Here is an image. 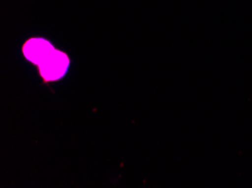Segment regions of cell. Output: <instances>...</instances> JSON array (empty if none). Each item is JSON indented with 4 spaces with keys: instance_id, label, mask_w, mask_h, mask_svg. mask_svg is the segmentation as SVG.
<instances>
[{
    "instance_id": "cell-1",
    "label": "cell",
    "mask_w": 252,
    "mask_h": 188,
    "mask_svg": "<svg viewBox=\"0 0 252 188\" xmlns=\"http://www.w3.org/2000/svg\"><path fill=\"white\" fill-rule=\"evenodd\" d=\"M69 66V56L61 50L56 49L37 68L44 83H49L63 79L68 72Z\"/></svg>"
},
{
    "instance_id": "cell-2",
    "label": "cell",
    "mask_w": 252,
    "mask_h": 188,
    "mask_svg": "<svg viewBox=\"0 0 252 188\" xmlns=\"http://www.w3.org/2000/svg\"><path fill=\"white\" fill-rule=\"evenodd\" d=\"M50 41L43 37H32L23 44V55L29 62L40 66L47 57L55 51Z\"/></svg>"
}]
</instances>
